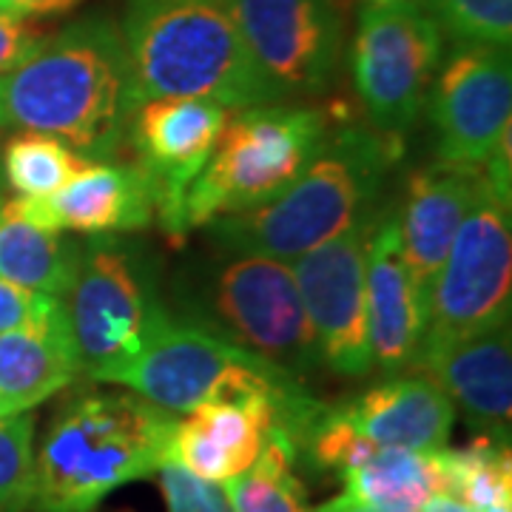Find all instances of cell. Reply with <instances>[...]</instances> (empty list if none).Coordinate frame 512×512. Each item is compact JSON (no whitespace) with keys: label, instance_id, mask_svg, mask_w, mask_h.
Instances as JSON below:
<instances>
[{"label":"cell","instance_id":"1","mask_svg":"<svg viewBox=\"0 0 512 512\" xmlns=\"http://www.w3.org/2000/svg\"><path fill=\"white\" fill-rule=\"evenodd\" d=\"M137 109L120 29L77 20L0 77V128L55 134L86 160L117 151Z\"/></svg>","mask_w":512,"mask_h":512},{"label":"cell","instance_id":"2","mask_svg":"<svg viewBox=\"0 0 512 512\" xmlns=\"http://www.w3.org/2000/svg\"><path fill=\"white\" fill-rule=\"evenodd\" d=\"M402 157V137L336 123L325 143L279 197L259 208L214 220L211 239L231 254L296 259L356 222L373 217L390 165Z\"/></svg>","mask_w":512,"mask_h":512},{"label":"cell","instance_id":"3","mask_svg":"<svg viewBox=\"0 0 512 512\" xmlns=\"http://www.w3.org/2000/svg\"><path fill=\"white\" fill-rule=\"evenodd\" d=\"M134 103L197 97L225 109L282 103L217 0H126Z\"/></svg>","mask_w":512,"mask_h":512},{"label":"cell","instance_id":"4","mask_svg":"<svg viewBox=\"0 0 512 512\" xmlns=\"http://www.w3.org/2000/svg\"><path fill=\"white\" fill-rule=\"evenodd\" d=\"M177 413L137 393H83L63 404L35 450V512H94L168 461Z\"/></svg>","mask_w":512,"mask_h":512},{"label":"cell","instance_id":"5","mask_svg":"<svg viewBox=\"0 0 512 512\" xmlns=\"http://www.w3.org/2000/svg\"><path fill=\"white\" fill-rule=\"evenodd\" d=\"M328 128L325 111L285 103L251 106L228 117L185 194V234L279 197L311 163Z\"/></svg>","mask_w":512,"mask_h":512},{"label":"cell","instance_id":"6","mask_svg":"<svg viewBox=\"0 0 512 512\" xmlns=\"http://www.w3.org/2000/svg\"><path fill=\"white\" fill-rule=\"evenodd\" d=\"M296 382L217 330L160 311L137 359L117 370L109 384H123L140 399L180 416L214 399L279 393Z\"/></svg>","mask_w":512,"mask_h":512},{"label":"cell","instance_id":"7","mask_svg":"<svg viewBox=\"0 0 512 512\" xmlns=\"http://www.w3.org/2000/svg\"><path fill=\"white\" fill-rule=\"evenodd\" d=\"M512 220L504 202L481 174L470 211L430 288L421 345L464 339L495 325H510Z\"/></svg>","mask_w":512,"mask_h":512},{"label":"cell","instance_id":"8","mask_svg":"<svg viewBox=\"0 0 512 512\" xmlns=\"http://www.w3.org/2000/svg\"><path fill=\"white\" fill-rule=\"evenodd\" d=\"M66 296L80 373L106 384L117 370L137 359L157 313L163 311L146 265L134 251L109 237H97L83 251Z\"/></svg>","mask_w":512,"mask_h":512},{"label":"cell","instance_id":"9","mask_svg":"<svg viewBox=\"0 0 512 512\" xmlns=\"http://www.w3.org/2000/svg\"><path fill=\"white\" fill-rule=\"evenodd\" d=\"M441 29L419 0H387L359 12L353 40V86L376 131L402 137L433 89Z\"/></svg>","mask_w":512,"mask_h":512},{"label":"cell","instance_id":"10","mask_svg":"<svg viewBox=\"0 0 512 512\" xmlns=\"http://www.w3.org/2000/svg\"><path fill=\"white\" fill-rule=\"evenodd\" d=\"M208 313L220 322L225 339L293 379L319 365L311 319L285 259L239 254L222 265L208 291Z\"/></svg>","mask_w":512,"mask_h":512},{"label":"cell","instance_id":"11","mask_svg":"<svg viewBox=\"0 0 512 512\" xmlns=\"http://www.w3.org/2000/svg\"><path fill=\"white\" fill-rule=\"evenodd\" d=\"M279 100L322 94L342 55L336 0H217Z\"/></svg>","mask_w":512,"mask_h":512},{"label":"cell","instance_id":"12","mask_svg":"<svg viewBox=\"0 0 512 512\" xmlns=\"http://www.w3.org/2000/svg\"><path fill=\"white\" fill-rule=\"evenodd\" d=\"M373 225L376 217L356 222L348 231L296 256L293 265L319 362L350 379L367 376L373 367L365 293L367 239Z\"/></svg>","mask_w":512,"mask_h":512},{"label":"cell","instance_id":"13","mask_svg":"<svg viewBox=\"0 0 512 512\" xmlns=\"http://www.w3.org/2000/svg\"><path fill=\"white\" fill-rule=\"evenodd\" d=\"M439 163L484 168L512 126L510 49L456 43L430 89Z\"/></svg>","mask_w":512,"mask_h":512},{"label":"cell","instance_id":"14","mask_svg":"<svg viewBox=\"0 0 512 512\" xmlns=\"http://www.w3.org/2000/svg\"><path fill=\"white\" fill-rule=\"evenodd\" d=\"M316 399L296 382L279 393H245L214 399L177 419L168 461L208 481H231L251 470L276 424L296 430L311 416Z\"/></svg>","mask_w":512,"mask_h":512},{"label":"cell","instance_id":"15","mask_svg":"<svg viewBox=\"0 0 512 512\" xmlns=\"http://www.w3.org/2000/svg\"><path fill=\"white\" fill-rule=\"evenodd\" d=\"M228 109L197 97H163L140 103L128 120L134 163L146 174L154 220L168 237H185V194L200 177Z\"/></svg>","mask_w":512,"mask_h":512},{"label":"cell","instance_id":"16","mask_svg":"<svg viewBox=\"0 0 512 512\" xmlns=\"http://www.w3.org/2000/svg\"><path fill=\"white\" fill-rule=\"evenodd\" d=\"M410 365L427 373L484 436L507 441L512 419V336L495 325L464 339L424 345Z\"/></svg>","mask_w":512,"mask_h":512},{"label":"cell","instance_id":"17","mask_svg":"<svg viewBox=\"0 0 512 512\" xmlns=\"http://www.w3.org/2000/svg\"><path fill=\"white\" fill-rule=\"evenodd\" d=\"M367 325L373 365L384 373L410 367L427 325V296L404 259L396 208L376 217L365 259Z\"/></svg>","mask_w":512,"mask_h":512},{"label":"cell","instance_id":"18","mask_svg":"<svg viewBox=\"0 0 512 512\" xmlns=\"http://www.w3.org/2000/svg\"><path fill=\"white\" fill-rule=\"evenodd\" d=\"M23 211L52 231L111 237L154 222V200L137 163H89L52 197H18Z\"/></svg>","mask_w":512,"mask_h":512},{"label":"cell","instance_id":"19","mask_svg":"<svg viewBox=\"0 0 512 512\" xmlns=\"http://www.w3.org/2000/svg\"><path fill=\"white\" fill-rule=\"evenodd\" d=\"M481 174V168L439 163L413 171L407 180L402 208H396V225L404 259L427 302L458 225L473 205Z\"/></svg>","mask_w":512,"mask_h":512},{"label":"cell","instance_id":"20","mask_svg":"<svg viewBox=\"0 0 512 512\" xmlns=\"http://www.w3.org/2000/svg\"><path fill=\"white\" fill-rule=\"evenodd\" d=\"M339 413L367 444L416 453L444 450L456 421L453 402L427 376H393L339 404Z\"/></svg>","mask_w":512,"mask_h":512},{"label":"cell","instance_id":"21","mask_svg":"<svg viewBox=\"0 0 512 512\" xmlns=\"http://www.w3.org/2000/svg\"><path fill=\"white\" fill-rule=\"evenodd\" d=\"M80 373L69 316L0 333V399L26 413L57 396Z\"/></svg>","mask_w":512,"mask_h":512},{"label":"cell","instance_id":"22","mask_svg":"<svg viewBox=\"0 0 512 512\" xmlns=\"http://www.w3.org/2000/svg\"><path fill=\"white\" fill-rule=\"evenodd\" d=\"M83 248L60 231L35 222L20 200L0 205V276L49 296H66L80 268Z\"/></svg>","mask_w":512,"mask_h":512},{"label":"cell","instance_id":"23","mask_svg":"<svg viewBox=\"0 0 512 512\" xmlns=\"http://www.w3.org/2000/svg\"><path fill=\"white\" fill-rule=\"evenodd\" d=\"M436 453L370 444L362 456L342 470L345 493L382 512H419L430 495L441 493Z\"/></svg>","mask_w":512,"mask_h":512},{"label":"cell","instance_id":"24","mask_svg":"<svg viewBox=\"0 0 512 512\" xmlns=\"http://www.w3.org/2000/svg\"><path fill=\"white\" fill-rule=\"evenodd\" d=\"M441 493L476 512H512L510 444L493 436H478L464 447H444L436 453Z\"/></svg>","mask_w":512,"mask_h":512},{"label":"cell","instance_id":"25","mask_svg":"<svg viewBox=\"0 0 512 512\" xmlns=\"http://www.w3.org/2000/svg\"><path fill=\"white\" fill-rule=\"evenodd\" d=\"M234 512H313L296 476V447L276 424L251 470L222 481Z\"/></svg>","mask_w":512,"mask_h":512},{"label":"cell","instance_id":"26","mask_svg":"<svg viewBox=\"0 0 512 512\" xmlns=\"http://www.w3.org/2000/svg\"><path fill=\"white\" fill-rule=\"evenodd\" d=\"M94 160L77 154L55 134L20 131L3 148V180L18 191V197L43 200L57 194Z\"/></svg>","mask_w":512,"mask_h":512},{"label":"cell","instance_id":"27","mask_svg":"<svg viewBox=\"0 0 512 512\" xmlns=\"http://www.w3.org/2000/svg\"><path fill=\"white\" fill-rule=\"evenodd\" d=\"M421 9L456 37V43H487L510 49L512 0H419Z\"/></svg>","mask_w":512,"mask_h":512},{"label":"cell","instance_id":"28","mask_svg":"<svg viewBox=\"0 0 512 512\" xmlns=\"http://www.w3.org/2000/svg\"><path fill=\"white\" fill-rule=\"evenodd\" d=\"M35 490V416L0 419V512H23Z\"/></svg>","mask_w":512,"mask_h":512},{"label":"cell","instance_id":"29","mask_svg":"<svg viewBox=\"0 0 512 512\" xmlns=\"http://www.w3.org/2000/svg\"><path fill=\"white\" fill-rule=\"evenodd\" d=\"M157 473L168 512H234L225 487L217 481L194 476L177 464H163Z\"/></svg>","mask_w":512,"mask_h":512},{"label":"cell","instance_id":"30","mask_svg":"<svg viewBox=\"0 0 512 512\" xmlns=\"http://www.w3.org/2000/svg\"><path fill=\"white\" fill-rule=\"evenodd\" d=\"M66 313L60 296L29 291L0 276V333L46 325Z\"/></svg>","mask_w":512,"mask_h":512},{"label":"cell","instance_id":"31","mask_svg":"<svg viewBox=\"0 0 512 512\" xmlns=\"http://www.w3.org/2000/svg\"><path fill=\"white\" fill-rule=\"evenodd\" d=\"M43 35L26 20L0 12V77L18 69L26 57L40 46Z\"/></svg>","mask_w":512,"mask_h":512},{"label":"cell","instance_id":"32","mask_svg":"<svg viewBox=\"0 0 512 512\" xmlns=\"http://www.w3.org/2000/svg\"><path fill=\"white\" fill-rule=\"evenodd\" d=\"M83 0H0V12L15 15V18H49V15H63Z\"/></svg>","mask_w":512,"mask_h":512},{"label":"cell","instance_id":"33","mask_svg":"<svg viewBox=\"0 0 512 512\" xmlns=\"http://www.w3.org/2000/svg\"><path fill=\"white\" fill-rule=\"evenodd\" d=\"M313 512H382V510L367 507V504H362V501L350 498L348 493H342V495H336V498H330V501H325L322 507H316Z\"/></svg>","mask_w":512,"mask_h":512},{"label":"cell","instance_id":"34","mask_svg":"<svg viewBox=\"0 0 512 512\" xmlns=\"http://www.w3.org/2000/svg\"><path fill=\"white\" fill-rule=\"evenodd\" d=\"M419 512H476V510H470L467 504H461V501L450 498V495L436 493V495H430V498L421 504Z\"/></svg>","mask_w":512,"mask_h":512},{"label":"cell","instance_id":"35","mask_svg":"<svg viewBox=\"0 0 512 512\" xmlns=\"http://www.w3.org/2000/svg\"><path fill=\"white\" fill-rule=\"evenodd\" d=\"M6 416H15V413L9 410V404H6V402H3V399H0V419H6Z\"/></svg>","mask_w":512,"mask_h":512},{"label":"cell","instance_id":"36","mask_svg":"<svg viewBox=\"0 0 512 512\" xmlns=\"http://www.w3.org/2000/svg\"><path fill=\"white\" fill-rule=\"evenodd\" d=\"M0 191H3V165H0Z\"/></svg>","mask_w":512,"mask_h":512},{"label":"cell","instance_id":"37","mask_svg":"<svg viewBox=\"0 0 512 512\" xmlns=\"http://www.w3.org/2000/svg\"><path fill=\"white\" fill-rule=\"evenodd\" d=\"M376 3H387V0H376Z\"/></svg>","mask_w":512,"mask_h":512}]
</instances>
